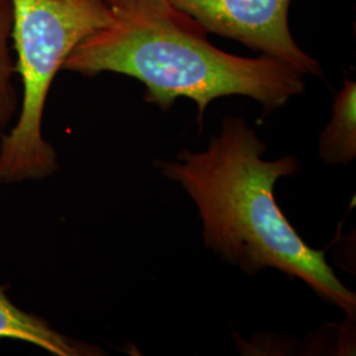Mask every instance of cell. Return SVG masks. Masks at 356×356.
Returning a JSON list of instances; mask_svg holds the SVG:
<instances>
[{
    "mask_svg": "<svg viewBox=\"0 0 356 356\" xmlns=\"http://www.w3.org/2000/svg\"><path fill=\"white\" fill-rule=\"evenodd\" d=\"M266 151V143L243 118L226 116L206 151L184 149L173 161L157 160L154 166L194 201L207 248L248 276L273 268L302 280L354 318L355 293L337 277L323 251L301 239L276 202V182L293 176L298 160L282 156L268 161L261 157Z\"/></svg>",
    "mask_w": 356,
    "mask_h": 356,
    "instance_id": "cell-1",
    "label": "cell"
},
{
    "mask_svg": "<svg viewBox=\"0 0 356 356\" xmlns=\"http://www.w3.org/2000/svg\"><path fill=\"white\" fill-rule=\"evenodd\" d=\"M111 20L81 41L63 69L81 76L108 72L136 78L145 101L168 110L194 101L202 126L209 103L242 95L269 114L304 92V76L276 58H245L216 48L207 31L168 0H118Z\"/></svg>",
    "mask_w": 356,
    "mask_h": 356,
    "instance_id": "cell-2",
    "label": "cell"
},
{
    "mask_svg": "<svg viewBox=\"0 0 356 356\" xmlns=\"http://www.w3.org/2000/svg\"><path fill=\"white\" fill-rule=\"evenodd\" d=\"M106 1H107V3H108V4H113V3H116V1H118V0H106Z\"/></svg>",
    "mask_w": 356,
    "mask_h": 356,
    "instance_id": "cell-8",
    "label": "cell"
},
{
    "mask_svg": "<svg viewBox=\"0 0 356 356\" xmlns=\"http://www.w3.org/2000/svg\"><path fill=\"white\" fill-rule=\"evenodd\" d=\"M207 32L234 38L252 51L276 58L302 76H322L316 58L293 38L288 15L291 0H168Z\"/></svg>",
    "mask_w": 356,
    "mask_h": 356,
    "instance_id": "cell-4",
    "label": "cell"
},
{
    "mask_svg": "<svg viewBox=\"0 0 356 356\" xmlns=\"http://www.w3.org/2000/svg\"><path fill=\"white\" fill-rule=\"evenodd\" d=\"M319 157L327 165H347L356 156V83L346 79L332 104V118L319 134Z\"/></svg>",
    "mask_w": 356,
    "mask_h": 356,
    "instance_id": "cell-6",
    "label": "cell"
},
{
    "mask_svg": "<svg viewBox=\"0 0 356 356\" xmlns=\"http://www.w3.org/2000/svg\"><path fill=\"white\" fill-rule=\"evenodd\" d=\"M13 48L22 78V111L0 144V182L42 179L57 172L42 116L54 76L76 45L111 20L106 0H13Z\"/></svg>",
    "mask_w": 356,
    "mask_h": 356,
    "instance_id": "cell-3",
    "label": "cell"
},
{
    "mask_svg": "<svg viewBox=\"0 0 356 356\" xmlns=\"http://www.w3.org/2000/svg\"><path fill=\"white\" fill-rule=\"evenodd\" d=\"M13 0H0V132L13 120L19 98L13 85L16 67L13 60Z\"/></svg>",
    "mask_w": 356,
    "mask_h": 356,
    "instance_id": "cell-7",
    "label": "cell"
},
{
    "mask_svg": "<svg viewBox=\"0 0 356 356\" xmlns=\"http://www.w3.org/2000/svg\"><path fill=\"white\" fill-rule=\"evenodd\" d=\"M0 338H11L35 344L57 356L101 355L97 347L73 341L35 314L13 305L0 286Z\"/></svg>",
    "mask_w": 356,
    "mask_h": 356,
    "instance_id": "cell-5",
    "label": "cell"
}]
</instances>
